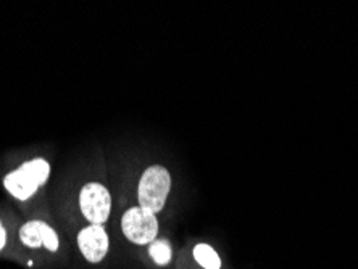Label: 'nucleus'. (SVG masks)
Returning a JSON list of instances; mask_svg holds the SVG:
<instances>
[{
	"label": "nucleus",
	"mask_w": 358,
	"mask_h": 269,
	"mask_svg": "<svg viewBox=\"0 0 358 269\" xmlns=\"http://www.w3.org/2000/svg\"><path fill=\"white\" fill-rule=\"evenodd\" d=\"M20 239L24 245L31 247V249H38V247L44 245L50 252L59 250V235H57V232L49 224L42 223V221H29V223H26L20 229Z\"/></svg>",
	"instance_id": "6"
},
{
	"label": "nucleus",
	"mask_w": 358,
	"mask_h": 269,
	"mask_svg": "<svg viewBox=\"0 0 358 269\" xmlns=\"http://www.w3.org/2000/svg\"><path fill=\"white\" fill-rule=\"evenodd\" d=\"M80 207L89 223L102 226L110 216L112 197H110L107 187L102 184H86L80 194Z\"/></svg>",
	"instance_id": "4"
},
{
	"label": "nucleus",
	"mask_w": 358,
	"mask_h": 269,
	"mask_svg": "<svg viewBox=\"0 0 358 269\" xmlns=\"http://www.w3.org/2000/svg\"><path fill=\"white\" fill-rule=\"evenodd\" d=\"M150 256L154 258L157 265H166L168 261L171 260V245L170 242L165 240V239H159V240H154L150 244V249H149Z\"/></svg>",
	"instance_id": "8"
},
{
	"label": "nucleus",
	"mask_w": 358,
	"mask_h": 269,
	"mask_svg": "<svg viewBox=\"0 0 358 269\" xmlns=\"http://www.w3.org/2000/svg\"><path fill=\"white\" fill-rule=\"evenodd\" d=\"M5 242H7V232H5V229H3V226H2V224H0V250H2V249H3Z\"/></svg>",
	"instance_id": "9"
},
{
	"label": "nucleus",
	"mask_w": 358,
	"mask_h": 269,
	"mask_svg": "<svg viewBox=\"0 0 358 269\" xmlns=\"http://www.w3.org/2000/svg\"><path fill=\"white\" fill-rule=\"evenodd\" d=\"M194 258L200 266L205 269H220L221 260L218 253L207 244H200L194 249Z\"/></svg>",
	"instance_id": "7"
},
{
	"label": "nucleus",
	"mask_w": 358,
	"mask_h": 269,
	"mask_svg": "<svg viewBox=\"0 0 358 269\" xmlns=\"http://www.w3.org/2000/svg\"><path fill=\"white\" fill-rule=\"evenodd\" d=\"M121 229L133 244L145 245L152 244L159 234V221H157L155 213L142 207H134L123 215Z\"/></svg>",
	"instance_id": "3"
},
{
	"label": "nucleus",
	"mask_w": 358,
	"mask_h": 269,
	"mask_svg": "<svg viewBox=\"0 0 358 269\" xmlns=\"http://www.w3.org/2000/svg\"><path fill=\"white\" fill-rule=\"evenodd\" d=\"M171 189V177L166 168L154 165L147 168L139 181V207L159 213L165 207Z\"/></svg>",
	"instance_id": "2"
},
{
	"label": "nucleus",
	"mask_w": 358,
	"mask_h": 269,
	"mask_svg": "<svg viewBox=\"0 0 358 269\" xmlns=\"http://www.w3.org/2000/svg\"><path fill=\"white\" fill-rule=\"evenodd\" d=\"M78 245L89 263H100L108 252V235L103 226L92 224L78 234Z\"/></svg>",
	"instance_id": "5"
},
{
	"label": "nucleus",
	"mask_w": 358,
	"mask_h": 269,
	"mask_svg": "<svg viewBox=\"0 0 358 269\" xmlns=\"http://www.w3.org/2000/svg\"><path fill=\"white\" fill-rule=\"evenodd\" d=\"M50 166L42 158H36L3 179V186L18 200H28L49 179Z\"/></svg>",
	"instance_id": "1"
}]
</instances>
